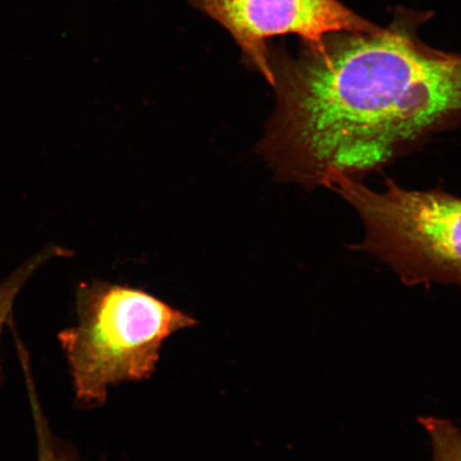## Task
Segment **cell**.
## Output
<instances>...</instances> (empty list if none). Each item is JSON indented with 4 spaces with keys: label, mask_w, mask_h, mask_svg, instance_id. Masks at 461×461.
Segmentation results:
<instances>
[{
    "label": "cell",
    "mask_w": 461,
    "mask_h": 461,
    "mask_svg": "<svg viewBox=\"0 0 461 461\" xmlns=\"http://www.w3.org/2000/svg\"><path fill=\"white\" fill-rule=\"evenodd\" d=\"M276 105L259 152L279 180L330 188L461 120V55L401 25L337 32L297 56L269 49Z\"/></svg>",
    "instance_id": "1"
},
{
    "label": "cell",
    "mask_w": 461,
    "mask_h": 461,
    "mask_svg": "<svg viewBox=\"0 0 461 461\" xmlns=\"http://www.w3.org/2000/svg\"><path fill=\"white\" fill-rule=\"evenodd\" d=\"M77 313L58 339L80 409L102 406L111 385L151 377L165 339L197 324L146 292L104 281L78 286Z\"/></svg>",
    "instance_id": "2"
},
{
    "label": "cell",
    "mask_w": 461,
    "mask_h": 461,
    "mask_svg": "<svg viewBox=\"0 0 461 461\" xmlns=\"http://www.w3.org/2000/svg\"><path fill=\"white\" fill-rule=\"evenodd\" d=\"M330 189L358 214L365 229L360 250L409 279L461 281L460 198L392 181L374 190L348 177L339 178Z\"/></svg>",
    "instance_id": "3"
},
{
    "label": "cell",
    "mask_w": 461,
    "mask_h": 461,
    "mask_svg": "<svg viewBox=\"0 0 461 461\" xmlns=\"http://www.w3.org/2000/svg\"><path fill=\"white\" fill-rule=\"evenodd\" d=\"M227 28L248 65L273 85L268 40L296 34L305 44H319L337 32L371 33L380 27L339 0H189Z\"/></svg>",
    "instance_id": "4"
},
{
    "label": "cell",
    "mask_w": 461,
    "mask_h": 461,
    "mask_svg": "<svg viewBox=\"0 0 461 461\" xmlns=\"http://www.w3.org/2000/svg\"><path fill=\"white\" fill-rule=\"evenodd\" d=\"M29 407H31L34 434L37 443V461H80L75 448L58 437L50 429L45 416L41 401H40L36 379L32 368L31 357L22 355L19 358Z\"/></svg>",
    "instance_id": "5"
},
{
    "label": "cell",
    "mask_w": 461,
    "mask_h": 461,
    "mask_svg": "<svg viewBox=\"0 0 461 461\" xmlns=\"http://www.w3.org/2000/svg\"><path fill=\"white\" fill-rule=\"evenodd\" d=\"M58 248H46L39 252L37 256L29 258L27 262L21 265L14 270L2 284H0V346H2V337L5 327H8L9 321L14 317V305L17 296L23 290L29 279L53 257L59 256ZM5 382V374L2 359V349H0V385Z\"/></svg>",
    "instance_id": "6"
},
{
    "label": "cell",
    "mask_w": 461,
    "mask_h": 461,
    "mask_svg": "<svg viewBox=\"0 0 461 461\" xmlns=\"http://www.w3.org/2000/svg\"><path fill=\"white\" fill-rule=\"evenodd\" d=\"M428 430L434 457L432 461H461V428L447 420L425 418L420 420Z\"/></svg>",
    "instance_id": "7"
}]
</instances>
